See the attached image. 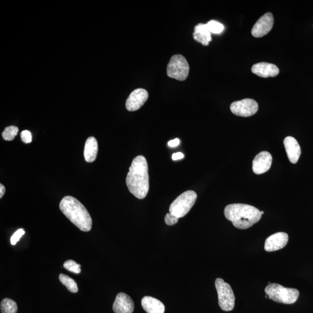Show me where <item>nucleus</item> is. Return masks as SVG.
Returning a JSON list of instances; mask_svg holds the SVG:
<instances>
[{"label": "nucleus", "instance_id": "nucleus-1", "mask_svg": "<svg viewBox=\"0 0 313 313\" xmlns=\"http://www.w3.org/2000/svg\"><path fill=\"white\" fill-rule=\"evenodd\" d=\"M126 184L130 193L139 199H144L149 190L148 164L144 156H138L133 160L126 178Z\"/></svg>", "mask_w": 313, "mask_h": 313}, {"label": "nucleus", "instance_id": "nucleus-2", "mask_svg": "<svg viewBox=\"0 0 313 313\" xmlns=\"http://www.w3.org/2000/svg\"><path fill=\"white\" fill-rule=\"evenodd\" d=\"M59 208L66 217L83 232L92 229V218L87 209L74 197L66 196L60 203Z\"/></svg>", "mask_w": 313, "mask_h": 313}, {"label": "nucleus", "instance_id": "nucleus-3", "mask_svg": "<svg viewBox=\"0 0 313 313\" xmlns=\"http://www.w3.org/2000/svg\"><path fill=\"white\" fill-rule=\"evenodd\" d=\"M224 214L239 229H247L260 220L262 214L255 206L244 203H232L226 206Z\"/></svg>", "mask_w": 313, "mask_h": 313}, {"label": "nucleus", "instance_id": "nucleus-4", "mask_svg": "<svg viewBox=\"0 0 313 313\" xmlns=\"http://www.w3.org/2000/svg\"><path fill=\"white\" fill-rule=\"evenodd\" d=\"M265 293L269 299L288 305L295 303L299 296V292L296 289L285 288L276 283L267 285Z\"/></svg>", "mask_w": 313, "mask_h": 313}, {"label": "nucleus", "instance_id": "nucleus-5", "mask_svg": "<svg viewBox=\"0 0 313 313\" xmlns=\"http://www.w3.org/2000/svg\"><path fill=\"white\" fill-rule=\"evenodd\" d=\"M195 191L188 190L181 194L169 206V212L178 218L184 217L188 213L196 202Z\"/></svg>", "mask_w": 313, "mask_h": 313}, {"label": "nucleus", "instance_id": "nucleus-6", "mask_svg": "<svg viewBox=\"0 0 313 313\" xmlns=\"http://www.w3.org/2000/svg\"><path fill=\"white\" fill-rule=\"evenodd\" d=\"M215 287L218 295L219 305L221 309L225 312L233 311L235 305V296L232 287L220 278L216 279Z\"/></svg>", "mask_w": 313, "mask_h": 313}, {"label": "nucleus", "instance_id": "nucleus-7", "mask_svg": "<svg viewBox=\"0 0 313 313\" xmlns=\"http://www.w3.org/2000/svg\"><path fill=\"white\" fill-rule=\"evenodd\" d=\"M189 65L182 55H175L169 60L167 66V75L170 78L179 81H184L189 74Z\"/></svg>", "mask_w": 313, "mask_h": 313}, {"label": "nucleus", "instance_id": "nucleus-8", "mask_svg": "<svg viewBox=\"0 0 313 313\" xmlns=\"http://www.w3.org/2000/svg\"><path fill=\"white\" fill-rule=\"evenodd\" d=\"M230 110L234 114L241 117H250L257 113L258 104L255 100L244 99L234 102L230 105Z\"/></svg>", "mask_w": 313, "mask_h": 313}, {"label": "nucleus", "instance_id": "nucleus-9", "mask_svg": "<svg viewBox=\"0 0 313 313\" xmlns=\"http://www.w3.org/2000/svg\"><path fill=\"white\" fill-rule=\"evenodd\" d=\"M274 25V18L272 13H266L258 20L252 29V35L259 38L268 34Z\"/></svg>", "mask_w": 313, "mask_h": 313}, {"label": "nucleus", "instance_id": "nucleus-10", "mask_svg": "<svg viewBox=\"0 0 313 313\" xmlns=\"http://www.w3.org/2000/svg\"><path fill=\"white\" fill-rule=\"evenodd\" d=\"M148 93L147 90L138 88L133 91L127 99L126 106L128 110L135 111L141 108L147 102Z\"/></svg>", "mask_w": 313, "mask_h": 313}, {"label": "nucleus", "instance_id": "nucleus-11", "mask_svg": "<svg viewBox=\"0 0 313 313\" xmlns=\"http://www.w3.org/2000/svg\"><path fill=\"white\" fill-rule=\"evenodd\" d=\"M273 158L269 152L264 151L258 154L252 162V169L255 174L260 175L268 171L272 164Z\"/></svg>", "mask_w": 313, "mask_h": 313}, {"label": "nucleus", "instance_id": "nucleus-12", "mask_svg": "<svg viewBox=\"0 0 313 313\" xmlns=\"http://www.w3.org/2000/svg\"><path fill=\"white\" fill-rule=\"evenodd\" d=\"M288 235L284 232H279L269 237L264 243V250L267 252H274L281 250L286 246Z\"/></svg>", "mask_w": 313, "mask_h": 313}, {"label": "nucleus", "instance_id": "nucleus-13", "mask_svg": "<svg viewBox=\"0 0 313 313\" xmlns=\"http://www.w3.org/2000/svg\"><path fill=\"white\" fill-rule=\"evenodd\" d=\"M113 310L115 313H132L134 311V303L127 294L120 293L115 297Z\"/></svg>", "mask_w": 313, "mask_h": 313}, {"label": "nucleus", "instance_id": "nucleus-14", "mask_svg": "<svg viewBox=\"0 0 313 313\" xmlns=\"http://www.w3.org/2000/svg\"><path fill=\"white\" fill-rule=\"evenodd\" d=\"M252 72L260 77H274L279 74V69L274 64L260 62L252 67Z\"/></svg>", "mask_w": 313, "mask_h": 313}, {"label": "nucleus", "instance_id": "nucleus-15", "mask_svg": "<svg viewBox=\"0 0 313 313\" xmlns=\"http://www.w3.org/2000/svg\"><path fill=\"white\" fill-rule=\"evenodd\" d=\"M284 145L289 160L291 163L296 164L298 162L301 154L298 142L292 136H287L284 140Z\"/></svg>", "mask_w": 313, "mask_h": 313}, {"label": "nucleus", "instance_id": "nucleus-16", "mask_svg": "<svg viewBox=\"0 0 313 313\" xmlns=\"http://www.w3.org/2000/svg\"><path fill=\"white\" fill-rule=\"evenodd\" d=\"M142 306L147 313H164L165 306L160 300L151 296H145L142 299Z\"/></svg>", "mask_w": 313, "mask_h": 313}, {"label": "nucleus", "instance_id": "nucleus-17", "mask_svg": "<svg viewBox=\"0 0 313 313\" xmlns=\"http://www.w3.org/2000/svg\"><path fill=\"white\" fill-rule=\"evenodd\" d=\"M193 37L197 42L207 46L212 41L211 33L209 32L206 24L200 23L194 27Z\"/></svg>", "mask_w": 313, "mask_h": 313}, {"label": "nucleus", "instance_id": "nucleus-18", "mask_svg": "<svg viewBox=\"0 0 313 313\" xmlns=\"http://www.w3.org/2000/svg\"><path fill=\"white\" fill-rule=\"evenodd\" d=\"M98 152V144L96 139L91 136L88 138L85 144L84 155L88 163H92L96 159Z\"/></svg>", "mask_w": 313, "mask_h": 313}, {"label": "nucleus", "instance_id": "nucleus-19", "mask_svg": "<svg viewBox=\"0 0 313 313\" xmlns=\"http://www.w3.org/2000/svg\"><path fill=\"white\" fill-rule=\"evenodd\" d=\"M59 278L61 283L65 285L70 292H71L72 293H77L78 291L77 284L74 279L64 274H60Z\"/></svg>", "mask_w": 313, "mask_h": 313}, {"label": "nucleus", "instance_id": "nucleus-20", "mask_svg": "<svg viewBox=\"0 0 313 313\" xmlns=\"http://www.w3.org/2000/svg\"><path fill=\"white\" fill-rule=\"evenodd\" d=\"M0 308L2 313H17L18 311L17 303L9 298H5L1 301Z\"/></svg>", "mask_w": 313, "mask_h": 313}, {"label": "nucleus", "instance_id": "nucleus-21", "mask_svg": "<svg viewBox=\"0 0 313 313\" xmlns=\"http://www.w3.org/2000/svg\"><path fill=\"white\" fill-rule=\"evenodd\" d=\"M19 132V129L14 126H9L5 128L2 133L3 139L7 141H13Z\"/></svg>", "mask_w": 313, "mask_h": 313}, {"label": "nucleus", "instance_id": "nucleus-22", "mask_svg": "<svg viewBox=\"0 0 313 313\" xmlns=\"http://www.w3.org/2000/svg\"><path fill=\"white\" fill-rule=\"evenodd\" d=\"M206 26H207L209 32L214 33V34H220L223 31L224 28L222 24L214 20L209 21L206 23Z\"/></svg>", "mask_w": 313, "mask_h": 313}, {"label": "nucleus", "instance_id": "nucleus-23", "mask_svg": "<svg viewBox=\"0 0 313 313\" xmlns=\"http://www.w3.org/2000/svg\"><path fill=\"white\" fill-rule=\"evenodd\" d=\"M63 267L68 271L74 273L75 274H79L81 273V265L73 260L66 261L63 264Z\"/></svg>", "mask_w": 313, "mask_h": 313}, {"label": "nucleus", "instance_id": "nucleus-24", "mask_svg": "<svg viewBox=\"0 0 313 313\" xmlns=\"http://www.w3.org/2000/svg\"><path fill=\"white\" fill-rule=\"evenodd\" d=\"M25 232L23 229H20L17 231L11 239V243L13 245L17 244V243L19 241L22 237L25 235Z\"/></svg>", "mask_w": 313, "mask_h": 313}, {"label": "nucleus", "instance_id": "nucleus-25", "mask_svg": "<svg viewBox=\"0 0 313 313\" xmlns=\"http://www.w3.org/2000/svg\"><path fill=\"white\" fill-rule=\"evenodd\" d=\"M179 219L171 213H168L165 217V222L167 225L172 226L178 223Z\"/></svg>", "mask_w": 313, "mask_h": 313}, {"label": "nucleus", "instance_id": "nucleus-26", "mask_svg": "<svg viewBox=\"0 0 313 313\" xmlns=\"http://www.w3.org/2000/svg\"><path fill=\"white\" fill-rule=\"evenodd\" d=\"M21 139L25 144H30L32 141V133L28 130H24L20 133Z\"/></svg>", "mask_w": 313, "mask_h": 313}, {"label": "nucleus", "instance_id": "nucleus-27", "mask_svg": "<svg viewBox=\"0 0 313 313\" xmlns=\"http://www.w3.org/2000/svg\"><path fill=\"white\" fill-rule=\"evenodd\" d=\"M179 144H180V140H179L178 138L171 140V141H170L168 142L169 147H178Z\"/></svg>", "mask_w": 313, "mask_h": 313}, {"label": "nucleus", "instance_id": "nucleus-28", "mask_svg": "<svg viewBox=\"0 0 313 313\" xmlns=\"http://www.w3.org/2000/svg\"><path fill=\"white\" fill-rule=\"evenodd\" d=\"M184 154L182 153H181V152H178V153L173 154L172 156V160L174 161L181 160L182 159H184Z\"/></svg>", "mask_w": 313, "mask_h": 313}, {"label": "nucleus", "instance_id": "nucleus-29", "mask_svg": "<svg viewBox=\"0 0 313 313\" xmlns=\"http://www.w3.org/2000/svg\"><path fill=\"white\" fill-rule=\"evenodd\" d=\"M5 192V187L2 184H0V198H2Z\"/></svg>", "mask_w": 313, "mask_h": 313}, {"label": "nucleus", "instance_id": "nucleus-30", "mask_svg": "<svg viewBox=\"0 0 313 313\" xmlns=\"http://www.w3.org/2000/svg\"><path fill=\"white\" fill-rule=\"evenodd\" d=\"M260 213L262 215L263 214H264V212L263 211H260Z\"/></svg>", "mask_w": 313, "mask_h": 313}]
</instances>
